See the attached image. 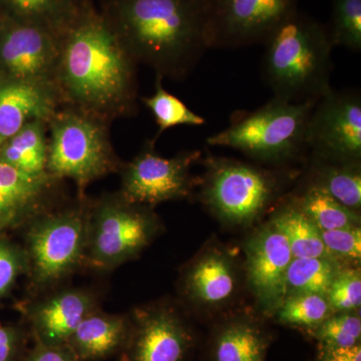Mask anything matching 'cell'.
I'll return each instance as SVG.
<instances>
[{
	"instance_id": "obj_3",
	"label": "cell",
	"mask_w": 361,
	"mask_h": 361,
	"mask_svg": "<svg viewBox=\"0 0 361 361\" xmlns=\"http://www.w3.org/2000/svg\"><path fill=\"white\" fill-rule=\"evenodd\" d=\"M264 44L262 78L275 97L317 101L331 87L334 45L327 25L297 9Z\"/></svg>"
},
{
	"instance_id": "obj_22",
	"label": "cell",
	"mask_w": 361,
	"mask_h": 361,
	"mask_svg": "<svg viewBox=\"0 0 361 361\" xmlns=\"http://www.w3.org/2000/svg\"><path fill=\"white\" fill-rule=\"evenodd\" d=\"M47 122L33 121L26 123L0 149V161L30 175L47 173Z\"/></svg>"
},
{
	"instance_id": "obj_10",
	"label": "cell",
	"mask_w": 361,
	"mask_h": 361,
	"mask_svg": "<svg viewBox=\"0 0 361 361\" xmlns=\"http://www.w3.org/2000/svg\"><path fill=\"white\" fill-rule=\"evenodd\" d=\"M149 141L142 151L121 168L118 193L132 203L153 207L161 202L178 200L191 194L196 180L191 167L201 159L200 151H186L164 158Z\"/></svg>"
},
{
	"instance_id": "obj_14",
	"label": "cell",
	"mask_w": 361,
	"mask_h": 361,
	"mask_svg": "<svg viewBox=\"0 0 361 361\" xmlns=\"http://www.w3.org/2000/svg\"><path fill=\"white\" fill-rule=\"evenodd\" d=\"M292 259L286 239L272 224L256 234L247 246L249 282L267 312H276L286 298V273Z\"/></svg>"
},
{
	"instance_id": "obj_12",
	"label": "cell",
	"mask_w": 361,
	"mask_h": 361,
	"mask_svg": "<svg viewBox=\"0 0 361 361\" xmlns=\"http://www.w3.org/2000/svg\"><path fill=\"white\" fill-rule=\"evenodd\" d=\"M59 52L54 35L0 16V78L56 85Z\"/></svg>"
},
{
	"instance_id": "obj_11",
	"label": "cell",
	"mask_w": 361,
	"mask_h": 361,
	"mask_svg": "<svg viewBox=\"0 0 361 361\" xmlns=\"http://www.w3.org/2000/svg\"><path fill=\"white\" fill-rule=\"evenodd\" d=\"M315 158L360 163L361 97L356 90L330 87L316 102L305 135Z\"/></svg>"
},
{
	"instance_id": "obj_9",
	"label": "cell",
	"mask_w": 361,
	"mask_h": 361,
	"mask_svg": "<svg viewBox=\"0 0 361 361\" xmlns=\"http://www.w3.org/2000/svg\"><path fill=\"white\" fill-rule=\"evenodd\" d=\"M209 49L264 44L297 11V0H205Z\"/></svg>"
},
{
	"instance_id": "obj_36",
	"label": "cell",
	"mask_w": 361,
	"mask_h": 361,
	"mask_svg": "<svg viewBox=\"0 0 361 361\" xmlns=\"http://www.w3.org/2000/svg\"><path fill=\"white\" fill-rule=\"evenodd\" d=\"M315 361H361V345L349 348L318 349Z\"/></svg>"
},
{
	"instance_id": "obj_32",
	"label": "cell",
	"mask_w": 361,
	"mask_h": 361,
	"mask_svg": "<svg viewBox=\"0 0 361 361\" xmlns=\"http://www.w3.org/2000/svg\"><path fill=\"white\" fill-rule=\"evenodd\" d=\"M325 248L336 260L357 261L361 258V230L360 226L322 231Z\"/></svg>"
},
{
	"instance_id": "obj_7",
	"label": "cell",
	"mask_w": 361,
	"mask_h": 361,
	"mask_svg": "<svg viewBox=\"0 0 361 361\" xmlns=\"http://www.w3.org/2000/svg\"><path fill=\"white\" fill-rule=\"evenodd\" d=\"M159 222L151 207L126 200L120 193L90 202L85 264L111 270L137 257L151 243Z\"/></svg>"
},
{
	"instance_id": "obj_15",
	"label": "cell",
	"mask_w": 361,
	"mask_h": 361,
	"mask_svg": "<svg viewBox=\"0 0 361 361\" xmlns=\"http://www.w3.org/2000/svg\"><path fill=\"white\" fill-rule=\"evenodd\" d=\"M63 180L26 174L0 161V232L26 225L56 205Z\"/></svg>"
},
{
	"instance_id": "obj_30",
	"label": "cell",
	"mask_w": 361,
	"mask_h": 361,
	"mask_svg": "<svg viewBox=\"0 0 361 361\" xmlns=\"http://www.w3.org/2000/svg\"><path fill=\"white\" fill-rule=\"evenodd\" d=\"M318 349L349 348L360 344V315L351 312L334 313L310 332Z\"/></svg>"
},
{
	"instance_id": "obj_6",
	"label": "cell",
	"mask_w": 361,
	"mask_h": 361,
	"mask_svg": "<svg viewBox=\"0 0 361 361\" xmlns=\"http://www.w3.org/2000/svg\"><path fill=\"white\" fill-rule=\"evenodd\" d=\"M90 202L39 214L27 223L25 254L33 291L56 286L85 264Z\"/></svg>"
},
{
	"instance_id": "obj_13",
	"label": "cell",
	"mask_w": 361,
	"mask_h": 361,
	"mask_svg": "<svg viewBox=\"0 0 361 361\" xmlns=\"http://www.w3.org/2000/svg\"><path fill=\"white\" fill-rule=\"evenodd\" d=\"M195 338L184 320L171 307L135 311L130 320L121 361H185Z\"/></svg>"
},
{
	"instance_id": "obj_16",
	"label": "cell",
	"mask_w": 361,
	"mask_h": 361,
	"mask_svg": "<svg viewBox=\"0 0 361 361\" xmlns=\"http://www.w3.org/2000/svg\"><path fill=\"white\" fill-rule=\"evenodd\" d=\"M97 310V297L92 292L65 288L30 304L26 317L35 342L66 345L78 324Z\"/></svg>"
},
{
	"instance_id": "obj_20",
	"label": "cell",
	"mask_w": 361,
	"mask_h": 361,
	"mask_svg": "<svg viewBox=\"0 0 361 361\" xmlns=\"http://www.w3.org/2000/svg\"><path fill=\"white\" fill-rule=\"evenodd\" d=\"M236 287L234 268L219 251H209L197 259L188 270L185 289L198 303L215 306L224 303Z\"/></svg>"
},
{
	"instance_id": "obj_8",
	"label": "cell",
	"mask_w": 361,
	"mask_h": 361,
	"mask_svg": "<svg viewBox=\"0 0 361 361\" xmlns=\"http://www.w3.org/2000/svg\"><path fill=\"white\" fill-rule=\"evenodd\" d=\"M202 200L221 219L249 224L279 194V176L250 164L209 156Z\"/></svg>"
},
{
	"instance_id": "obj_33",
	"label": "cell",
	"mask_w": 361,
	"mask_h": 361,
	"mask_svg": "<svg viewBox=\"0 0 361 361\" xmlns=\"http://www.w3.org/2000/svg\"><path fill=\"white\" fill-rule=\"evenodd\" d=\"M27 272L25 249L0 238V298L6 295L23 273Z\"/></svg>"
},
{
	"instance_id": "obj_37",
	"label": "cell",
	"mask_w": 361,
	"mask_h": 361,
	"mask_svg": "<svg viewBox=\"0 0 361 361\" xmlns=\"http://www.w3.org/2000/svg\"><path fill=\"white\" fill-rule=\"evenodd\" d=\"M6 140L4 139L2 135H0V149H1V147L4 146V142H6Z\"/></svg>"
},
{
	"instance_id": "obj_19",
	"label": "cell",
	"mask_w": 361,
	"mask_h": 361,
	"mask_svg": "<svg viewBox=\"0 0 361 361\" xmlns=\"http://www.w3.org/2000/svg\"><path fill=\"white\" fill-rule=\"evenodd\" d=\"M94 8L92 0H0V16L37 26L59 40Z\"/></svg>"
},
{
	"instance_id": "obj_23",
	"label": "cell",
	"mask_w": 361,
	"mask_h": 361,
	"mask_svg": "<svg viewBox=\"0 0 361 361\" xmlns=\"http://www.w3.org/2000/svg\"><path fill=\"white\" fill-rule=\"evenodd\" d=\"M271 224L281 233L293 258H331L322 238V230L299 208L295 200L273 218Z\"/></svg>"
},
{
	"instance_id": "obj_34",
	"label": "cell",
	"mask_w": 361,
	"mask_h": 361,
	"mask_svg": "<svg viewBox=\"0 0 361 361\" xmlns=\"http://www.w3.org/2000/svg\"><path fill=\"white\" fill-rule=\"evenodd\" d=\"M25 334L20 327L0 324V361H18L23 355Z\"/></svg>"
},
{
	"instance_id": "obj_26",
	"label": "cell",
	"mask_w": 361,
	"mask_h": 361,
	"mask_svg": "<svg viewBox=\"0 0 361 361\" xmlns=\"http://www.w3.org/2000/svg\"><path fill=\"white\" fill-rule=\"evenodd\" d=\"M294 200L322 231L360 226L357 211L342 205L319 188L307 185L303 193Z\"/></svg>"
},
{
	"instance_id": "obj_17",
	"label": "cell",
	"mask_w": 361,
	"mask_h": 361,
	"mask_svg": "<svg viewBox=\"0 0 361 361\" xmlns=\"http://www.w3.org/2000/svg\"><path fill=\"white\" fill-rule=\"evenodd\" d=\"M61 106L56 85L0 78V135L7 140L26 123L49 122Z\"/></svg>"
},
{
	"instance_id": "obj_31",
	"label": "cell",
	"mask_w": 361,
	"mask_h": 361,
	"mask_svg": "<svg viewBox=\"0 0 361 361\" xmlns=\"http://www.w3.org/2000/svg\"><path fill=\"white\" fill-rule=\"evenodd\" d=\"M326 299L332 312H353L360 307L361 278L360 270L341 268L327 291Z\"/></svg>"
},
{
	"instance_id": "obj_24",
	"label": "cell",
	"mask_w": 361,
	"mask_h": 361,
	"mask_svg": "<svg viewBox=\"0 0 361 361\" xmlns=\"http://www.w3.org/2000/svg\"><path fill=\"white\" fill-rule=\"evenodd\" d=\"M310 186L319 188L351 210L361 206L360 163L334 161L315 158Z\"/></svg>"
},
{
	"instance_id": "obj_27",
	"label": "cell",
	"mask_w": 361,
	"mask_h": 361,
	"mask_svg": "<svg viewBox=\"0 0 361 361\" xmlns=\"http://www.w3.org/2000/svg\"><path fill=\"white\" fill-rule=\"evenodd\" d=\"M155 92L151 97H142L145 106L151 111L159 127V135L177 126H203L205 118L195 113L179 97L164 87L163 78L157 75Z\"/></svg>"
},
{
	"instance_id": "obj_28",
	"label": "cell",
	"mask_w": 361,
	"mask_h": 361,
	"mask_svg": "<svg viewBox=\"0 0 361 361\" xmlns=\"http://www.w3.org/2000/svg\"><path fill=\"white\" fill-rule=\"evenodd\" d=\"M275 313L282 324L311 332L334 312L325 296L296 294L287 296Z\"/></svg>"
},
{
	"instance_id": "obj_25",
	"label": "cell",
	"mask_w": 361,
	"mask_h": 361,
	"mask_svg": "<svg viewBox=\"0 0 361 361\" xmlns=\"http://www.w3.org/2000/svg\"><path fill=\"white\" fill-rule=\"evenodd\" d=\"M341 266L331 258H293L286 273V297L296 294L326 296Z\"/></svg>"
},
{
	"instance_id": "obj_21",
	"label": "cell",
	"mask_w": 361,
	"mask_h": 361,
	"mask_svg": "<svg viewBox=\"0 0 361 361\" xmlns=\"http://www.w3.org/2000/svg\"><path fill=\"white\" fill-rule=\"evenodd\" d=\"M270 336L260 325L248 319L225 323L211 343L212 361H267Z\"/></svg>"
},
{
	"instance_id": "obj_4",
	"label": "cell",
	"mask_w": 361,
	"mask_h": 361,
	"mask_svg": "<svg viewBox=\"0 0 361 361\" xmlns=\"http://www.w3.org/2000/svg\"><path fill=\"white\" fill-rule=\"evenodd\" d=\"M110 123L70 106H61L47 122V172L77 184L80 197L85 188L111 173L123 161L110 137Z\"/></svg>"
},
{
	"instance_id": "obj_5",
	"label": "cell",
	"mask_w": 361,
	"mask_h": 361,
	"mask_svg": "<svg viewBox=\"0 0 361 361\" xmlns=\"http://www.w3.org/2000/svg\"><path fill=\"white\" fill-rule=\"evenodd\" d=\"M317 101L290 102L273 97L257 110L235 113L229 127L211 135L207 142L238 149L267 163L293 160L307 148L306 128Z\"/></svg>"
},
{
	"instance_id": "obj_2",
	"label": "cell",
	"mask_w": 361,
	"mask_h": 361,
	"mask_svg": "<svg viewBox=\"0 0 361 361\" xmlns=\"http://www.w3.org/2000/svg\"><path fill=\"white\" fill-rule=\"evenodd\" d=\"M102 16L137 63L183 80L209 49L205 0H103Z\"/></svg>"
},
{
	"instance_id": "obj_18",
	"label": "cell",
	"mask_w": 361,
	"mask_h": 361,
	"mask_svg": "<svg viewBox=\"0 0 361 361\" xmlns=\"http://www.w3.org/2000/svg\"><path fill=\"white\" fill-rule=\"evenodd\" d=\"M130 329L123 315L94 310L78 324L66 345L77 361H101L120 355Z\"/></svg>"
},
{
	"instance_id": "obj_1",
	"label": "cell",
	"mask_w": 361,
	"mask_h": 361,
	"mask_svg": "<svg viewBox=\"0 0 361 361\" xmlns=\"http://www.w3.org/2000/svg\"><path fill=\"white\" fill-rule=\"evenodd\" d=\"M137 65L94 7L61 39L54 84L61 104L109 123L135 116Z\"/></svg>"
},
{
	"instance_id": "obj_29",
	"label": "cell",
	"mask_w": 361,
	"mask_h": 361,
	"mask_svg": "<svg viewBox=\"0 0 361 361\" xmlns=\"http://www.w3.org/2000/svg\"><path fill=\"white\" fill-rule=\"evenodd\" d=\"M329 32L334 47L361 51V0H332Z\"/></svg>"
},
{
	"instance_id": "obj_35",
	"label": "cell",
	"mask_w": 361,
	"mask_h": 361,
	"mask_svg": "<svg viewBox=\"0 0 361 361\" xmlns=\"http://www.w3.org/2000/svg\"><path fill=\"white\" fill-rule=\"evenodd\" d=\"M18 361H77L66 345H45L35 342Z\"/></svg>"
}]
</instances>
